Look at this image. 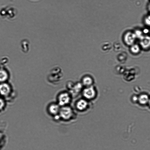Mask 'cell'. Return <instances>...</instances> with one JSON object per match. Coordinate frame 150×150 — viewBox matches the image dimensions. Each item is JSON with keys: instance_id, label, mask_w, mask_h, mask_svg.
Wrapping results in <instances>:
<instances>
[{"instance_id": "cell-1", "label": "cell", "mask_w": 150, "mask_h": 150, "mask_svg": "<svg viewBox=\"0 0 150 150\" xmlns=\"http://www.w3.org/2000/svg\"><path fill=\"white\" fill-rule=\"evenodd\" d=\"M59 116V120L68 122L74 119V113L72 108L68 106H63L60 108Z\"/></svg>"}, {"instance_id": "cell-2", "label": "cell", "mask_w": 150, "mask_h": 150, "mask_svg": "<svg viewBox=\"0 0 150 150\" xmlns=\"http://www.w3.org/2000/svg\"><path fill=\"white\" fill-rule=\"evenodd\" d=\"M63 76L62 70L59 67H55L50 72L48 79L54 84L58 83L62 79Z\"/></svg>"}, {"instance_id": "cell-3", "label": "cell", "mask_w": 150, "mask_h": 150, "mask_svg": "<svg viewBox=\"0 0 150 150\" xmlns=\"http://www.w3.org/2000/svg\"><path fill=\"white\" fill-rule=\"evenodd\" d=\"M71 99V96L69 93L67 92L62 93L58 97V104L59 106H66L70 103Z\"/></svg>"}, {"instance_id": "cell-4", "label": "cell", "mask_w": 150, "mask_h": 150, "mask_svg": "<svg viewBox=\"0 0 150 150\" xmlns=\"http://www.w3.org/2000/svg\"><path fill=\"white\" fill-rule=\"evenodd\" d=\"M96 93L95 89L93 85L87 87L83 91V94L84 97L88 100H91L94 98Z\"/></svg>"}, {"instance_id": "cell-5", "label": "cell", "mask_w": 150, "mask_h": 150, "mask_svg": "<svg viewBox=\"0 0 150 150\" xmlns=\"http://www.w3.org/2000/svg\"><path fill=\"white\" fill-rule=\"evenodd\" d=\"M123 38L125 43L130 46L134 44L137 38L134 32L128 31L124 34Z\"/></svg>"}, {"instance_id": "cell-6", "label": "cell", "mask_w": 150, "mask_h": 150, "mask_svg": "<svg viewBox=\"0 0 150 150\" xmlns=\"http://www.w3.org/2000/svg\"><path fill=\"white\" fill-rule=\"evenodd\" d=\"M60 106L58 104H53L50 105L48 108V111L50 114L54 116L55 119L59 120V116L60 110Z\"/></svg>"}, {"instance_id": "cell-7", "label": "cell", "mask_w": 150, "mask_h": 150, "mask_svg": "<svg viewBox=\"0 0 150 150\" xmlns=\"http://www.w3.org/2000/svg\"><path fill=\"white\" fill-rule=\"evenodd\" d=\"M82 84L78 83L75 84L72 82H69L67 85V88L73 94L78 93L81 90Z\"/></svg>"}, {"instance_id": "cell-8", "label": "cell", "mask_w": 150, "mask_h": 150, "mask_svg": "<svg viewBox=\"0 0 150 150\" xmlns=\"http://www.w3.org/2000/svg\"><path fill=\"white\" fill-rule=\"evenodd\" d=\"M140 46L144 50L150 48V36L147 35L143 36L140 39Z\"/></svg>"}, {"instance_id": "cell-9", "label": "cell", "mask_w": 150, "mask_h": 150, "mask_svg": "<svg viewBox=\"0 0 150 150\" xmlns=\"http://www.w3.org/2000/svg\"><path fill=\"white\" fill-rule=\"evenodd\" d=\"M11 91V87L8 84L3 82L0 84V93L2 95L7 96L10 94Z\"/></svg>"}, {"instance_id": "cell-10", "label": "cell", "mask_w": 150, "mask_h": 150, "mask_svg": "<svg viewBox=\"0 0 150 150\" xmlns=\"http://www.w3.org/2000/svg\"><path fill=\"white\" fill-rule=\"evenodd\" d=\"M88 105V104L86 100L81 99L79 100L77 102L76 107L80 111H83L86 109Z\"/></svg>"}, {"instance_id": "cell-11", "label": "cell", "mask_w": 150, "mask_h": 150, "mask_svg": "<svg viewBox=\"0 0 150 150\" xmlns=\"http://www.w3.org/2000/svg\"><path fill=\"white\" fill-rule=\"evenodd\" d=\"M93 83V80L89 76H86L83 77L82 80V84L86 87L92 86Z\"/></svg>"}, {"instance_id": "cell-12", "label": "cell", "mask_w": 150, "mask_h": 150, "mask_svg": "<svg viewBox=\"0 0 150 150\" xmlns=\"http://www.w3.org/2000/svg\"><path fill=\"white\" fill-rule=\"evenodd\" d=\"M8 78L7 72L5 70L0 69V82L3 83Z\"/></svg>"}, {"instance_id": "cell-13", "label": "cell", "mask_w": 150, "mask_h": 150, "mask_svg": "<svg viewBox=\"0 0 150 150\" xmlns=\"http://www.w3.org/2000/svg\"><path fill=\"white\" fill-rule=\"evenodd\" d=\"M149 98L148 96L146 94L140 95L138 98V100L140 104L144 105L149 102Z\"/></svg>"}, {"instance_id": "cell-14", "label": "cell", "mask_w": 150, "mask_h": 150, "mask_svg": "<svg viewBox=\"0 0 150 150\" xmlns=\"http://www.w3.org/2000/svg\"><path fill=\"white\" fill-rule=\"evenodd\" d=\"M141 48L140 45L134 43L130 46V51L133 54H137L140 52Z\"/></svg>"}, {"instance_id": "cell-15", "label": "cell", "mask_w": 150, "mask_h": 150, "mask_svg": "<svg viewBox=\"0 0 150 150\" xmlns=\"http://www.w3.org/2000/svg\"><path fill=\"white\" fill-rule=\"evenodd\" d=\"M135 36L137 38H139L140 39L143 36V32L139 30H137L134 32Z\"/></svg>"}, {"instance_id": "cell-16", "label": "cell", "mask_w": 150, "mask_h": 150, "mask_svg": "<svg viewBox=\"0 0 150 150\" xmlns=\"http://www.w3.org/2000/svg\"><path fill=\"white\" fill-rule=\"evenodd\" d=\"M114 48L115 51H119L121 48V45L119 43L116 42L114 44Z\"/></svg>"}, {"instance_id": "cell-17", "label": "cell", "mask_w": 150, "mask_h": 150, "mask_svg": "<svg viewBox=\"0 0 150 150\" xmlns=\"http://www.w3.org/2000/svg\"><path fill=\"white\" fill-rule=\"evenodd\" d=\"M5 103L3 100L1 98H0V110H1L5 106Z\"/></svg>"}, {"instance_id": "cell-18", "label": "cell", "mask_w": 150, "mask_h": 150, "mask_svg": "<svg viewBox=\"0 0 150 150\" xmlns=\"http://www.w3.org/2000/svg\"><path fill=\"white\" fill-rule=\"evenodd\" d=\"M145 22L147 25L150 26V16L146 18Z\"/></svg>"}, {"instance_id": "cell-19", "label": "cell", "mask_w": 150, "mask_h": 150, "mask_svg": "<svg viewBox=\"0 0 150 150\" xmlns=\"http://www.w3.org/2000/svg\"><path fill=\"white\" fill-rule=\"evenodd\" d=\"M149 105H150V99H149Z\"/></svg>"}]
</instances>
